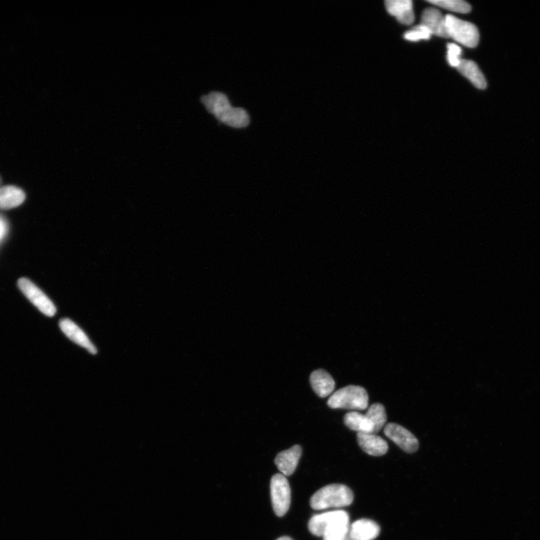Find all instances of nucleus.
<instances>
[{
	"label": "nucleus",
	"mask_w": 540,
	"mask_h": 540,
	"mask_svg": "<svg viewBox=\"0 0 540 540\" xmlns=\"http://www.w3.org/2000/svg\"><path fill=\"white\" fill-rule=\"evenodd\" d=\"M208 112L218 121L234 128H244L250 123V117L244 108L232 106L228 97L221 92L214 91L201 97Z\"/></svg>",
	"instance_id": "obj_2"
},
{
	"label": "nucleus",
	"mask_w": 540,
	"mask_h": 540,
	"mask_svg": "<svg viewBox=\"0 0 540 540\" xmlns=\"http://www.w3.org/2000/svg\"><path fill=\"white\" fill-rule=\"evenodd\" d=\"M358 442L362 450L372 456L385 455L389 449L387 442L374 434L358 433Z\"/></svg>",
	"instance_id": "obj_14"
},
{
	"label": "nucleus",
	"mask_w": 540,
	"mask_h": 540,
	"mask_svg": "<svg viewBox=\"0 0 540 540\" xmlns=\"http://www.w3.org/2000/svg\"><path fill=\"white\" fill-rule=\"evenodd\" d=\"M344 423L347 427L358 433L376 435L374 424L370 419L359 412L352 411L347 413L345 416Z\"/></svg>",
	"instance_id": "obj_17"
},
{
	"label": "nucleus",
	"mask_w": 540,
	"mask_h": 540,
	"mask_svg": "<svg viewBox=\"0 0 540 540\" xmlns=\"http://www.w3.org/2000/svg\"><path fill=\"white\" fill-rule=\"evenodd\" d=\"M384 435L407 453H414L419 449L417 438L408 429L399 424H387L384 427Z\"/></svg>",
	"instance_id": "obj_8"
},
{
	"label": "nucleus",
	"mask_w": 540,
	"mask_h": 540,
	"mask_svg": "<svg viewBox=\"0 0 540 540\" xmlns=\"http://www.w3.org/2000/svg\"><path fill=\"white\" fill-rule=\"evenodd\" d=\"M421 24L426 28L433 35L442 38H450L448 34L446 18L437 9L428 8L426 9L422 15Z\"/></svg>",
	"instance_id": "obj_10"
},
{
	"label": "nucleus",
	"mask_w": 540,
	"mask_h": 540,
	"mask_svg": "<svg viewBox=\"0 0 540 540\" xmlns=\"http://www.w3.org/2000/svg\"><path fill=\"white\" fill-rule=\"evenodd\" d=\"M1 183H2V179H1V177H0V185H1Z\"/></svg>",
	"instance_id": "obj_24"
},
{
	"label": "nucleus",
	"mask_w": 540,
	"mask_h": 540,
	"mask_svg": "<svg viewBox=\"0 0 540 540\" xmlns=\"http://www.w3.org/2000/svg\"><path fill=\"white\" fill-rule=\"evenodd\" d=\"M327 404L333 409L364 410L369 407L368 392L360 386H347L335 392Z\"/></svg>",
	"instance_id": "obj_4"
},
{
	"label": "nucleus",
	"mask_w": 540,
	"mask_h": 540,
	"mask_svg": "<svg viewBox=\"0 0 540 540\" xmlns=\"http://www.w3.org/2000/svg\"><path fill=\"white\" fill-rule=\"evenodd\" d=\"M380 532V526L375 521L363 519L356 521L351 525L349 536L352 540H374Z\"/></svg>",
	"instance_id": "obj_12"
},
{
	"label": "nucleus",
	"mask_w": 540,
	"mask_h": 540,
	"mask_svg": "<svg viewBox=\"0 0 540 540\" xmlns=\"http://www.w3.org/2000/svg\"><path fill=\"white\" fill-rule=\"evenodd\" d=\"M374 424L376 435L385 426L387 420L385 408L382 404L375 403L368 408L365 414Z\"/></svg>",
	"instance_id": "obj_19"
},
{
	"label": "nucleus",
	"mask_w": 540,
	"mask_h": 540,
	"mask_svg": "<svg viewBox=\"0 0 540 540\" xmlns=\"http://www.w3.org/2000/svg\"><path fill=\"white\" fill-rule=\"evenodd\" d=\"M308 527L311 534L323 537L324 540H352L349 515L343 510L315 515L309 520Z\"/></svg>",
	"instance_id": "obj_1"
},
{
	"label": "nucleus",
	"mask_w": 540,
	"mask_h": 540,
	"mask_svg": "<svg viewBox=\"0 0 540 540\" xmlns=\"http://www.w3.org/2000/svg\"><path fill=\"white\" fill-rule=\"evenodd\" d=\"M62 332L65 334L71 341L84 347L92 354H96L97 349L91 342L87 335L83 329H80L75 322L68 318L62 319L60 322Z\"/></svg>",
	"instance_id": "obj_9"
},
{
	"label": "nucleus",
	"mask_w": 540,
	"mask_h": 540,
	"mask_svg": "<svg viewBox=\"0 0 540 540\" xmlns=\"http://www.w3.org/2000/svg\"><path fill=\"white\" fill-rule=\"evenodd\" d=\"M428 2L453 12L465 14L471 10V5L463 0H431Z\"/></svg>",
	"instance_id": "obj_20"
},
{
	"label": "nucleus",
	"mask_w": 540,
	"mask_h": 540,
	"mask_svg": "<svg viewBox=\"0 0 540 540\" xmlns=\"http://www.w3.org/2000/svg\"><path fill=\"white\" fill-rule=\"evenodd\" d=\"M301 455V446L295 445L287 451L281 452L275 460V464L281 474L288 477L296 471Z\"/></svg>",
	"instance_id": "obj_11"
},
{
	"label": "nucleus",
	"mask_w": 540,
	"mask_h": 540,
	"mask_svg": "<svg viewBox=\"0 0 540 540\" xmlns=\"http://www.w3.org/2000/svg\"><path fill=\"white\" fill-rule=\"evenodd\" d=\"M18 286L23 294L41 313L48 317H53L57 313L56 306L44 293L35 285L31 280L21 278L18 281Z\"/></svg>",
	"instance_id": "obj_7"
},
{
	"label": "nucleus",
	"mask_w": 540,
	"mask_h": 540,
	"mask_svg": "<svg viewBox=\"0 0 540 540\" xmlns=\"http://www.w3.org/2000/svg\"><path fill=\"white\" fill-rule=\"evenodd\" d=\"M445 18L450 38L463 44L465 47H477L480 41V33L477 26L451 15H447Z\"/></svg>",
	"instance_id": "obj_5"
},
{
	"label": "nucleus",
	"mask_w": 540,
	"mask_h": 540,
	"mask_svg": "<svg viewBox=\"0 0 540 540\" xmlns=\"http://www.w3.org/2000/svg\"><path fill=\"white\" fill-rule=\"evenodd\" d=\"M270 491L275 514L279 517L285 516L290 509L291 501L290 487L286 476L275 474L271 480Z\"/></svg>",
	"instance_id": "obj_6"
},
{
	"label": "nucleus",
	"mask_w": 540,
	"mask_h": 540,
	"mask_svg": "<svg viewBox=\"0 0 540 540\" xmlns=\"http://www.w3.org/2000/svg\"><path fill=\"white\" fill-rule=\"evenodd\" d=\"M311 385L320 398L331 396L336 387V383L331 374L323 369H318L310 376Z\"/></svg>",
	"instance_id": "obj_15"
},
{
	"label": "nucleus",
	"mask_w": 540,
	"mask_h": 540,
	"mask_svg": "<svg viewBox=\"0 0 540 540\" xmlns=\"http://www.w3.org/2000/svg\"><path fill=\"white\" fill-rule=\"evenodd\" d=\"M277 540H293V539L290 537H282L279 538Z\"/></svg>",
	"instance_id": "obj_23"
},
{
	"label": "nucleus",
	"mask_w": 540,
	"mask_h": 540,
	"mask_svg": "<svg viewBox=\"0 0 540 540\" xmlns=\"http://www.w3.org/2000/svg\"><path fill=\"white\" fill-rule=\"evenodd\" d=\"M462 49L460 46L451 43L447 44V60L452 67L457 68L460 65Z\"/></svg>",
	"instance_id": "obj_22"
},
{
	"label": "nucleus",
	"mask_w": 540,
	"mask_h": 540,
	"mask_svg": "<svg viewBox=\"0 0 540 540\" xmlns=\"http://www.w3.org/2000/svg\"><path fill=\"white\" fill-rule=\"evenodd\" d=\"M26 199L24 191L13 186H0V209H10L21 205Z\"/></svg>",
	"instance_id": "obj_18"
},
{
	"label": "nucleus",
	"mask_w": 540,
	"mask_h": 540,
	"mask_svg": "<svg viewBox=\"0 0 540 540\" xmlns=\"http://www.w3.org/2000/svg\"><path fill=\"white\" fill-rule=\"evenodd\" d=\"M457 69L466 78H468L476 87L484 89L487 87V82L477 63L472 60H461Z\"/></svg>",
	"instance_id": "obj_16"
},
{
	"label": "nucleus",
	"mask_w": 540,
	"mask_h": 540,
	"mask_svg": "<svg viewBox=\"0 0 540 540\" xmlns=\"http://www.w3.org/2000/svg\"><path fill=\"white\" fill-rule=\"evenodd\" d=\"M354 493L342 484L328 485L316 491L310 500L311 507L315 510L340 508L351 505Z\"/></svg>",
	"instance_id": "obj_3"
},
{
	"label": "nucleus",
	"mask_w": 540,
	"mask_h": 540,
	"mask_svg": "<svg viewBox=\"0 0 540 540\" xmlns=\"http://www.w3.org/2000/svg\"><path fill=\"white\" fill-rule=\"evenodd\" d=\"M431 33H430L426 26L419 24L408 31L405 34L404 37L406 40L410 42H417L422 40H428L431 37Z\"/></svg>",
	"instance_id": "obj_21"
},
{
	"label": "nucleus",
	"mask_w": 540,
	"mask_h": 540,
	"mask_svg": "<svg viewBox=\"0 0 540 540\" xmlns=\"http://www.w3.org/2000/svg\"><path fill=\"white\" fill-rule=\"evenodd\" d=\"M385 4L388 12L401 24L409 25L415 21L413 3L410 0H387Z\"/></svg>",
	"instance_id": "obj_13"
}]
</instances>
